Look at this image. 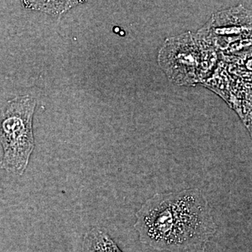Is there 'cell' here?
<instances>
[{"label":"cell","mask_w":252,"mask_h":252,"mask_svg":"<svg viewBox=\"0 0 252 252\" xmlns=\"http://www.w3.org/2000/svg\"><path fill=\"white\" fill-rule=\"evenodd\" d=\"M135 217L141 243L160 252H204L217 230L208 200L198 189L155 194Z\"/></svg>","instance_id":"obj_1"},{"label":"cell","mask_w":252,"mask_h":252,"mask_svg":"<svg viewBox=\"0 0 252 252\" xmlns=\"http://www.w3.org/2000/svg\"><path fill=\"white\" fill-rule=\"evenodd\" d=\"M36 104L30 95L0 102V167L12 175H24L35 147L32 122Z\"/></svg>","instance_id":"obj_2"},{"label":"cell","mask_w":252,"mask_h":252,"mask_svg":"<svg viewBox=\"0 0 252 252\" xmlns=\"http://www.w3.org/2000/svg\"><path fill=\"white\" fill-rule=\"evenodd\" d=\"M167 41L160 60L164 69L177 82L193 83L200 80L210 66L205 64L204 53L190 36H182Z\"/></svg>","instance_id":"obj_3"},{"label":"cell","mask_w":252,"mask_h":252,"mask_svg":"<svg viewBox=\"0 0 252 252\" xmlns=\"http://www.w3.org/2000/svg\"><path fill=\"white\" fill-rule=\"evenodd\" d=\"M81 252H124L104 228L92 227L84 234Z\"/></svg>","instance_id":"obj_4"},{"label":"cell","mask_w":252,"mask_h":252,"mask_svg":"<svg viewBox=\"0 0 252 252\" xmlns=\"http://www.w3.org/2000/svg\"><path fill=\"white\" fill-rule=\"evenodd\" d=\"M25 7L28 9L42 11L54 16H61L67 12L68 10L79 4V1H23Z\"/></svg>","instance_id":"obj_5"}]
</instances>
